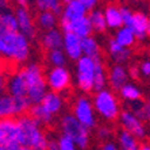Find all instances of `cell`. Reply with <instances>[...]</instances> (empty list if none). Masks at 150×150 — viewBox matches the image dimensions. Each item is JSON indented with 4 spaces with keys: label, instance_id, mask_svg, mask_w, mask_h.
<instances>
[{
    "label": "cell",
    "instance_id": "d6a6232c",
    "mask_svg": "<svg viewBox=\"0 0 150 150\" xmlns=\"http://www.w3.org/2000/svg\"><path fill=\"white\" fill-rule=\"evenodd\" d=\"M130 111H133L138 118H141L143 122L150 120V107L147 105V103H142L141 100L131 101L130 103Z\"/></svg>",
    "mask_w": 150,
    "mask_h": 150
},
{
    "label": "cell",
    "instance_id": "f6af8a7d",
    "mask_svg": "<svg viewBox=\"0 0 150 150\" xmlns=\"http://www.w3.org/2000/svg\"><path fill=\"white\" fill-rule=\"evenodd\" d=\"M18 3V6H23V7H27L28 4V0H15Z\"/></svg>",
    "mask_w": 150,
    "mask_h": 150
},
{
    "label": "cell",
    "instance_id": "8fae6325",
    "mask_svg": "<svg viewBox=\"0 0 150 150\" xmlns=\"http://www.w3.org/2000/svg\"><path fill=\"white\" fill-rule=\"evenodd\" d=\"M61 23V30L64 33L65 31H72L74 34H77L79 37L81 38H85L88 35H92V33L95 31L93 30V26L91 23V19L88 15L85 16H81V18H77L74 21H70V22H59Z\"/></svg>",
    "mask_w": 150,
    "mask_h": 150
},
{
    "label": "cell",
    "instance_id": "83f0119b",
    "mask_svg": "<svg viewBox=\"0 0 150 150\" xmlns=\"http://www.w3.org/2000/svg\"><path fill=\"white\" fill-rule=\"evenodd\" d=\"M58 23V15L54 14L53 11H39L38 18H37V25L42 30H50L54 28Z\"/></svg>",
    "mask_w": 150,
    "mask_h": 150
},
{
    "label": "cell",
    "instance_id": "9c48e42d",
    "mask_svg": "<svg viewBox=\"0 0 150 150\" xmlns=\"http://www.w3.org/2000/svg\"><path fill=\"white\" fill-rule=\"evenodd\" d=\"M70 83H72V76L65 67H53L46 73V84L49 91L61 93L70 87Z\"/></svg>",
    "mask_w": 150,
    "mask_h": 150
},
{
    "label": "cell",
    "instance_id": "f1b7e54d",
    "mask_svg": "<svg viewBox=\"0 0 150 150\" xmlns=\"http://www.w3.org/2000/svg\"><path fill=\"white\" fill-rule=\"evenodd\" d=\"M119 95H120V98L125 101H127V103L141 100V96H142L139 88L131 83H126L125 85L119 89Z\"/></svg>",
    "mask_w": 150,
    "mask_h": 150
},
{
    "label": "cell",
    "instance_id": "ba28073f",
    "mask_svg": "<svg viewBox=\"0 0 150 150\" xmlns=\"http://www.w3.org/2000/svg\"><path fill=\"white\" fill-rule=\"evenodd\" d=\"M72 114L76 116L84 126L88 129H93L96 126V111L93 107V101L87 96L77 98L72 107Z\"/></svg>",
    "mask_w": 150,
    "mask_h": 150
},
{
    "label": "cell",
    "instance_id": "d4e9b609",
    "mask_svg": "<svg viewBox=\"0 0 150 150\" xmlns=\"http://www.w3.org/2000/svg\"><path fill=\"white\" fill-rule=\"evenodd\" d=\"M115 31L116 33H115V35H114L115 41L118 42V43H120L122 46H125V47H131V46H134L135 41L138 39L135 33L126 25H123L122 27H119Z\"/></svg>",
    "mask_w": 150,
    "mask_h": 150
},
{
    "label": "cell",
    "instance_id": "6da1fadb",
    "mask_svg": "<svg viewBox=\"0 0 150 150\" xmlns=\"http://www.w3.org/2000/svg\"><path fill=\"white\" fill-rule=\"evenodd\" d=\"M22 150H45L49 146V138L43 133L42 125L30 114H22L18 116Z\"/></svg>",
    "mask_w": 150,
    "mask_h": 150
},
{
    "label": "cell",
    "instance_id": "603a6c76",
    "mask_svg": "<svg viewBox=\"0 0 150 150\" xmlns=\"http://www.w3.org/2000/svg\"><path fill=\"white\" fill-rule=\"evenodd\" d=\"M18 30L19 27H18L15 12L12 14L11 11H0V35H4L11 31H18Z\"/></svg>",
    "mask_w": 150,
    "mask_h": 150
},
{
    "label": "cell",
    "instance_id": "bcb514c9",
    "mask_svg": "<svg viewBox=\"0 0 150 150\" xmlns=\"http://www.w3.org/2000/svg\"><path fill=\"white\" fill-rule=\"evenodd\" d=\"M147 37H150V21H149V26H147Z\"/></svg>",
    "mask_w": 150,
    "mask_h": 150
},
{
    "label": "cell",
    "instance_id": "c3c4849f",
    "mask_svg": "<svg viewBox=\"0 0 150 150\" xmlns=\"http://www.w3.org/2000/svg\"><path fill=\"white\" fill-rule=\"evenodd\" d=\"M61 1H62V3L65 4V3H68V1H70V0H61Z\"/></svg>",
    "mask_w": 150,
    "mask_h": 150
},
{
    "label": "cell",
    "instance_id": "4fadbf2b",
    "mask_svg": "<svg viewBox=\"0 0 150 150\" xmlns=\"http://www.w3.org/2000/svg\"><path fill=\"white\" fill-rule=\"evenodd\" d=\"M88 7L80 0H70L64 4L62 12H61V21L59 22H70L77 18L85 16L88 14Z\"/></svg>",
    "mask_w": 150,
    "mask_h": 150
},
{
    "label": "cell",
    "instance_id": "836d02e7",
    "mask_svg": "<svg viewBox=\"0 0 150 150\" xmlns=\"http://www.w3.org/2000/svg\"><path fill=\"white\" fill-rule=\"evenodd\" d=\"M67 58L68 57L62 49H53L47 52V61L52 67H65Z\"/></svg>",
    "mask_w": 150,
    "mask_h": 150
},
{
    "label": "cell",
    "instance_id": "b9f144b4",
    "mask_svg": "<svg viewBox=\"0 0 150 150\" xmlns=\"http://www.w3.org/2000/svg\"><path fill=\"white\" fill-rule=\"evenodd\" d=\"M80 1H83V3L88 7V10L89 11L93 10V8L96 7V4L99 3V0H80Z\"/></svg>",
    "mask_w": 150,
    "mask_h": 150
},
{
    "label": "cell",
    "instance_id": "cb8c5ba5",
    "mask_svg": "<svg viewBox=\"0 0 150 150\" xmlns=\"http://www.w3.org/2000/svg\"><path fill=\"white\" fill-rule=\"evenodd\" d=\"M118 145L119 149L123 150H138L141 146L139 139L133 133H130L125 129H122L118 133Z\"/></svg>",
    "mask_w": 150,
    "mask_h": 150
},
{
    "label": "cell",
    "instance_id": "484cf974",
    "mask_svg": "<svg viewBox=\"0 0 150 150\" xmlns=\"http://www.w3.org/2000/svg\"><path fill=\"white\" fill-rule=\"evenodd\" d=\"M83 54L92 58H100L101 49L99 45V41L95 38L93 35H88L83 38Z\"/></svg>",
    "mask_w": 150,
    "mask_h": 150
},
{
    "label": "cell",
    "instance_id": "f35d334b",
    "mask_svg": "<svg viewBox=\"0 0 150 150\" xmlns=\"http://www.w3.org/2000/svg\"><path fill=\"white\" fill-rule=\"evenodd\" d=\"M120 10H122L123 22H125V25H127V23H129V21L131 19V16H133V11L130 10V8H127V7H122Z\"/></svg>",
    "mask_w": 150,
    "mask_h": 150
},
{
    "label": "cell",
    "instance_id": "d590c367",
    "mask_svg": "<svg viewBox=\"0 0 150 150\" xmlns=\"http://www.w3.org/2000/svg\"><path fill=\"white\" fill-rule=\"evenodd\" d=\"M96 135H98L99 139H101L103 142H104V141H107V139H110V138H111L112 133H111V130H110L108 127L103 126V127H99V129H98Z\"/></svg>",
    "mask_w": 150,
    "mask_h": 150
},
{
    "label": "cell",
    "instance_id": "7dc6e473",
    "mask_svg": "<svg viewBox=\"0 0 150 150\" xmlns=\"http://www.w3.org/2000/svg\"><path fill=\"white\" fill-rule=\"evenodd\" d=\"M146 103H147V105H149V107H150V96H149V99H147V101H146Z\"/></svg>",
    "mask_w": 150,
    "mask_h": 150
},
{
    "label": "cell",
    "instance_id": "e0dca14e",
    "mask_svg": "<svg viewBox=\"0 0 150 150\" xmlns=\"http://www.w3.org/2000/svg\"><path fill=\"white\" fill-rule=\"evenodd\" d=\"M149 18L143 12H133V16L126 26H129L135 33L138 39H145L147 37V26H149Z\"/></svg>",
    "mask_w": 150,
    "mask_h": 150
},
{
    "label": "cell",
    "instance_id": "8992f818",
    "mask_svg": "<svg viewBox=\"0 0 150 150\" xmlns=\"http://www.w3.org/2000/svg\"><path fill=\"white\" fill-rule=\"evenodd\" d=\"M100 58H92L88 56H81L76 61V84L83 92H91L95 87V74L98 68V61Z\"/></svg>",
    "mask_w": 150,
    "mask_h": 150
},
{
    "label": "cell",
    "instance_id": "7bdbcfd3",
    "mask_svg": "<svg viewBox=\"0 0 150 150\" xmlns=\"http://www.w3.org/2000/svg\"><path fill=\"white\" fill-rule=\"evenodd\" d=\"M47 149H50V150H58L57 139H56V141H50V139H49V146H47Z\"/></svg>",
    "mask_w": 150,
    "mask_h": 150
},
{
    "label": "cell",
    "instance_id": "2e32d148",
    "mask_svg": "<svg viewBox=\"0 0 150 150\" xmlns=\"http://www.w3.org/2000/svg\"><path fill=\"white\" fill-rule=\"evenodd\" d=\"M130 73L129 70L123 67V64H115L108 70V84L115 91H119L126 83H129Z\"/></svg>",
    "mask_w": 150,
    "mask_h": 150
},
{
    "label": "cell",
    "instance_id": "e575fe53",
    "mask_svg": "<svg viewBox=\"0 0 150 150\" xmlns=\"http://www.w3.org/2000/svg\"><path fill=\"white\" fill-rule=\"evenodd\" d=\"M57 145H58V150H74V149H77L74 139L65 133H61V135L57 138Z\"/></svg>",
    "mask_w": 150,
    "mask_h": 150
},
{
    "label": "cell",
    "instance_id": "ab89813d",
    "mask_svg": "<svg viewBox=\"0 0 150 150\" xmlns=\"http://www.w3.org/2000/svg\"><path fill=\"white\" fill-rule=\"evenodd\" d=\"M118 147H119V145H116L115 142H112V141H110V139L104 141V143L101 145V149L103 150H116Z\"/></svg>",
    "mask_w": 150,
    "mask_h": 150
},
{
    "label": "cell",
    "instance_id": "ac0fdd59",
    "mask_svg": "<svg viewBox=\"0 0 150 150\" xmlns=\"http://www.w3.org/2000/svg\"><path fill=\"white\" fill-rule=\"evenodd\" d=\"M107 49H108V53L111 58L115 61L116 64H125L127 62L131 57V50L130 47H125L120 43L115 41V38H112L108 41L107 43Z\"/></svg>",
    "mask_w": 150,
    "mask_h": 150
},
{
    "label": "cell",
    "instance_id": "7402d4cb",
    "mask_svg": "<svg viewBox=\"0 0 150 150\" xmlns=\"http://www.w3.org/2000/svg\"><path fill=\"white\" fill-rule=\"evenodd\" d=\"M104 16L107 21V26L111 30H118L119 27H122L125 25L122 16V10L116 6H108L104 10Z\"/></svg>",
    "mask_w": 150,
    "mask_h": 150
},
{
    "label": "cell",
    "instance_id": "9a60e30c",
    "mask_svg": "<svg viewBox=\"0 0 150 150\" xmlns=\"http://www.w3.org/2000/svg\"><path fill=\"white\" fill-rule=\"evenodd\" d=\"M7 92L15 98L18 96H27V83H26L25 74L19 69L18 72L10 74L7 79Z\"/></svg>",
    "mask_w": 150,
    "mask_h": 150
},
{
    "label": "cell",
    "instance_id": "3957f363",
    "mask_svg": "<svg viewBox=\"0 0 150 150\" xmlns=\"http://www.w3.org/2000/svg\"><path fill=\"white\" fill-rule=\"evenodd\" d=\"M22 72L25 74L26 83H27V98L31 101V104L41 103L46 92L49 91L46 84V76H43L42 68L38 64H27L22 68Z\"/></svg>",
    "mask_w": 150,
    "mask_h": 150
},
{
    "label": "cell",
    "instance_id": "1f68e13d",
    "mask_svg": "<svg viewBox=\"0 0 150 150\" xmlns=\"http://www.w3.org/2000/svg\"><path fill=\"white\" fill-rule=\"evenodd\" d=\"M108 84V73L105 72V68L101 62V59L98 61V68H96V74H95V87L93 91H100L104 89Z\"/></svg>",
    "mask_w": 150,
    "mask_h": 150
},
{
    "label": "cell",
    "instance_id": "ffe728a7",
    "mask_svg": "<svg viewBox=\"0 0 150 150\" xmlns=\"http://www.w3.org/2000/svg\"><path fill=\"white\" fill-rule=\"evenodd\" d=\"M41 103L43 104V107H45L50 114H53V115L59 114L61 110H62V107H64L62 96L59 95V92H54V91H47L46 92V95L43 96V99H42Z\"/></svg>",
    "mask_w": 150,
    "mask_h": 150
},
{
    "label": "cell",
    "instance_id": "4dcf8cb0",
    "mask_svg": "<svg viewBox=\"0 0 150 150\" xmlns=\"http://www.w3.org/2000/svg\"><path fill=\"white\" fill-rule=\"evenodd\" d=\"M34 3L38 11H53L57 15L62 12L64 3L61 0H34Z\"/></svg>",
    "mask_w": 150,
    "mask_h": 150
},
{
    "label": "cell",
    "instance_id": "ee69618b",
    "mask_svg": "<svg viewBox=\"0 0 150 150\" xmlns=\"http://www.w3.org/2000/svg\"><path fill=\"white\" fill-rule=\"evenodd\" d=\"M8 3H10V0H0V11L6 10L8 7Z\"/></svg>",
    "mask_w": 150,
    "mask_h": 150
},
{
    "label": "cell",
    "instance_id": "5bb4252c",
    "mask_svg": "<svg viewBox=\"0 0 150 150\" xmlns=\"http://www.w3.org/2000/svg\"><path fill=\"white\" fill-rule=\"evenodd\" d=\"M15 16H16L19 31L23 33L25 35H27L30 39L34 38L35 25H34V21H33L31 14L28 12L27 8L23 7V6H19V7L16 8V11H15Z\"/></svg>",
    "mask_w": 150,
    "mask_h": 150
},
{
    "label": "cell",
    "instance_id": "7a4b0ae2",
    "mask_svg": "<svg viewBox=\"0 0 150 150\" xmlns=\"http://www.w3.org/2000/svg\"><path fill=\"white\" fill-rule=\"evenodd\" d=\"M31 53L30 38L23 33L11 31L0 35V57L14 64L26 62Z\"/></svg>",
    "mask_w": 150,
    "mask_h": 150
},
{
    "label": "cell",
    "instance_id": "30bf717a",
    "mask_svg": "<svg viewBox=\"0 0 150 150\" xmlns=\"http://www.w3.org/2000/svg\"><path fill=\"white\" fill-rule=\"evenodd\" d=\"M118 119L120 126H122V129L133 133L139 141L146 138V134H147L146 126H145L142 119L138 118L133 111H130V110L120 111V115H119Z\"/></svg>",
    "mask_w": 150,
    "mask_h": 150
},
{
    "label": "cell",
    "instance_id": "7c38bea8",
    "mask_svg": "<svg viewBox=\"0 0 150 150\" xmlns=\"http://www.w3.org/2000/svg\"><path fill=\"white\" fill-rule=\"evenodd\" d=\"M62 50L65 52L68 58L72 61H77L83 54V38L72 31L64 33Z\"/></svg>",
    "mask_w": 150,
    "mask_h": 150
},
{
    "label": "cell",
    "instance_id": "f546056e",
    "mask_svg": "<svg viewBox=\"0 0 150 150\" xmlns=\"http://www.w3.org/2000/svg\"><path fill=\"white\" fill-rule=\"evenodd\" d=\"M89 19H91V23L93 26V30L96 33H104L108 26H107V21H105L104 16V11L100 10H91V12L88 14Z\"/></svg>",
    "mask_w": 150,
    "mask_h": 150
},
{
    "label": "cell",
    "instance_id": "277c9868",
    "mask_svg": "<svg viewBox=\"0 0 150 150\" xmlns=\"http://www.w3.org/2000/svg\"><path fill=\"white\" fill-rule=\"evenodd\" d=\"M92 101H93L96 114L101 119H104L105 122H115L120 115V104L118 101V98L110 89L104 88V89L96 91Z\"/></svg>",
    "mask_w": 150,
    "mask_h": 150
},
{
    "label": "cell",
    "instance_id": "44dd1931",
    "mask_svg": "<svg viewBox=\"0 0 150 150\" xmlns=\"http://www.w3.org/2000/svg\"><path fill=\"white\" fill-rule=\"evenodd\" d=\"M18 116L15 98L10 93H0V119Z\"/></svg>",
    "mask_w": 150,
    "mask_h": 150
},
{
    "label": "cell",
    "instance_id": "5b68a950",
    "mask_svg": "<svg viewBox=\"0 0 150 150\" xmlns=\"http://www.w3.org/2000/svg\"><path fill=\"white\" fill-rule=\"evenodd\" d=\"M59 129H61V133H65L73 138L77 149H87L89 146V142H91L89 130L91 129L84 126L73 114H67L61 118Z\"/></svg>",
    "mask_w": 150,
    "mask_h": 150
},
{
    "label": "cell",
    "instance_id": "60d3db41",
    "mask_svg": "<svg viewBox=\"0 0 150 150\" xmlns=\"http://www.w3.org/2000/svg\"><path fill=\"white\" fill-rule=\"evenodd\" d=\"M129 73H130V77H131V79H138V77H139V73H141L139 67H131L129 70Z\"/></svg>",
    "mask_w": 150,
    "mask_h": 150
},
{
    "label": "cell",
    "instance_id": "8d00e7d4",
    "mask_svg": "<svg viewBox=\"0 0 150 150\" xmlns=\"http://www.w3.org/2000/svg\"><path fill=\"white\" fill-rule=\"evenodd\" d=\"M6 87H7V77H6L3 67L0 65V93H3L6 91Z\"/></svg>",
    "mask_w": 150,
    "mask_h": 150
},
{
    "label": "cell",
    "instance_id": "52a82bcc",
    "mask_svg": "<svg viewBox=\"0 0 150 150\" xmlns=\"http://www.w3.org/2000/svg\"><path fill=\"white\" fill-rule=\"evenodd\" d=\"M21 129L14 116L0 119V150H22L19 142Z\"/></svg>",
    "mask_w": 150,
    "mask_h": 150
},
{
    "label": "cell",
    "instance_id": "4316f807",
    "mask_svg": "<svg viewBox=\"0 0 150 150\" xmlns=\"http://www.w3.org/2000/svg\"><path fill=\"white\" fill-rule=\"evenodd\" d=\"M28 112H30V115L34 116L42 126L50 125V123L53 122V118H54V115L50 114V112L43 107L42 103H35V104H33L31 107H30V111Z\"/></svg>",
    "mask_w": 150,
    "mask_h": 150
},
{
    "label": "cell",
    "instance_id": "d6986e66",
    "mask_svg": "<svg viewBox=\"0 0 150 150\" xmlns=\"http://www.w3.org/2000/svg\"><path fill=\"white\" fill-rule=\"evenodd\" d=\"M64 42V31H59L56 27L46 30L45 34L42 35V46L47 52L53 49H62Z\"/></svg>",
    "mask_w": 150,
    "mask_h": 150
},
{
    "label": "cell",
    "instance_id": "74e56055",
    "mask_svg": "<svg viewBox=\"0 0 150 150\" xmlns=\"http://www.w3.org/2000/svg\"><path fill=\"white\" fill-rule=\"evenodd\" d=\"M139 70H141V74L149 77L150 76V61H143L139 65Z\"/></svg>",
    "mask_w": 150,
    "mask_h": 150
}]
</instances>
